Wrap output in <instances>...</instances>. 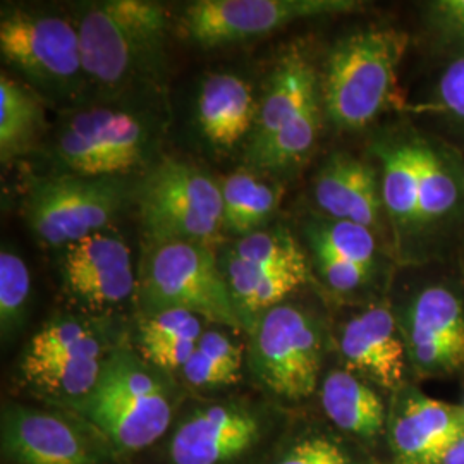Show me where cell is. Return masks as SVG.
Instances as JSON below:
<instances>
[{
	"instance_id": "obj_1",
	"label": "cell",
	"mask_w": 464,
	"mask_h": 464,
	"mask_svg": "<svg viewBox=\"0 0 464 464\" xmlns=\"http://www.w3.org/2000/svg\"><path fill=\"white\" fill-rule=\"evenodd\" d=\"M164 5L149 0L84 4L78 17L84 78L117 93L160 72L166 53Z\"/></svg>"
},
{
	"instance_id": "obj_2",
	"label": "cell",
	"mask_w": 464,
	"mask_h": 464,
	"mask_svg": "<svg viewBox=\"0 0 464 464\" xmlns=\"http://www.w3.org/2000/svg\"><path fill=\"white\" fill-rule=\"evenodd\" d=\"M159 372L131 349H112L93 391L74 410L117 454L140 452L172 421V396Z\"/></svg>"
},
{
	"instance_id": "obj_3",
	"label": "cell",
	"mask_w": 464,
	"mask_h": 464,
	"mask_svg": "<svg viewBox=\"0 0 464 464\" xmlns=\"http://www.w3.org/2000/svg\"><path fill=\"white\" fill-rule=\"evenodd\" d=\"M410 36L370 28L344 36L329 53L320 93L325 114L346 131H360L398 103V69Z\"/></svg>"
},
{
	"instance_id": "obj_4",
	"label": "cell",
	"mask_w": 464,
	"mask_h": 464,
	"mask_svg": "<svg viewBox=\"0 0 464 464\" xmlns=\"http://www.w3.org/2000/svg\"><path fill=\"white\" fill-rule=\"evenodd\" d=\"M322 128V93L315 67L299 52L284 53L274 67L260 102L248 160L266 170L301 166Z\"/></svg>"
},
{
	"instance_id": "obj_5",
	"label": "cell",
	"mask_w": 464,
	"mask_h": 464,
	"mask_svg": "<svg viewBox=\"0 0 464 464\" xmlns=\"http://www.w3.org/2000/svg\"><path fill=\"white\" fill-rule=\"evenodd\" d=\"M141 295L149 314L186 310L207 322L246 331L227 279L207 245H155L143 272Z\"/></svg>"
},
{
	"instance_id": "obj_6",
	"label": "cell",
	"mask_w": 464,
	"mask_h": 464,
	"mask_svg": "<svg viewBox=\"0 0 464 464\" xmlns=\"http://www.w3.org/2000/svg\"><path fill=\"white\" fill-rule=\"evenodd\" d=\"M140 217L155 245H207L222 229V191L198 167L169 159L150 170L138 195Z\"/></svg>"
},
{
	"instance_id": "obj_7",
	"label": "cell",
	"mask_w": 464,
	"mask_h": 464,
	"mask_svg": "<svg viewBox=\"0 0 464 464\" xmlns=\"http://www.w3.org/2000/svg\"><path fill=\"white\" fill-rule=\"evenodd\" d=\"M249 334V370L266 391L287 401L315 392L324 356V334L315 316L282 303L260 316Z\"/></svg>"
},
{
	"instance_id": "obj_8",
	"label": "cell",
	"mask_w": 464,
	"mask_h": 464,
	"mask_svg": "<svg viewBox=\"0 0 464 464\" xmlns=\"http://www.w3.org/2000/svg\"><path fill=\"white\" fill-rule=\"evenodd\" d=\"M111 353L105 335L90 320L57 316L30 339L21 372L34 389L74 408L93 391Z\"/></svg>"
},
{
	"instance_id": "obj_9",
	"label": "cell",
	"mask_w": 464,
	"mask_h": 464,
	"mask_svg": "<svg viewBox=\"0 0 464 464\" xmlns=\"http://www.w3.org/2000/svg\"><path fill=\"white\" fill-rule=\"evenodd\" d=\"M0 52L34 88L53 97L78 92L86 80L80 32L67 17L28 9L4 11Z\"/></svg>"
},
{
	"instance_id": "obj_10",
	"label": "cell",
	"mask_w": 464,
	"mask_h": 464,
	"mask_svg": "<svg viewBox=\"0 0 464 464\" xmlns=\"http://www.w3.org/2000/svg\"><path fill=\"white\" fill-rule=\"evenodd\" d=\"M126 184L121 178L64 174L34 181L24 217L47 246H71L107 227L122 210Z\"/></svg>"
},
{
	"instance_id": "obj_11",
	"label": "cell",
	"mask_w": 464,
	"mask_h": 464,
	"mask_svg": "<svg viewBox=\"0 0 464 464\" xmlns=\"http://www.w3.org/2000/svg\"><path fill=\"white\" fill-rule=\"evenodd\" d=\"M150 140L141 117L92 107L67 119L55 140V157L74 176L119 178L145 162Z\"/></svg>"
},
{
	"instance_id": "obj_12",
	"label": "cell",
	"mask_w": 464,
	"mask_h": 464,
	"mask_svg": "<svg viewBox=\"0 0 464 464\" xmlns=\"http://www.w3.org/2000/svg\"><path fill=\"white\" fill-rule=\"evenodd\" d=\"M363 9L356 0H197L188 4L183 26L203 47H218L272 34L291 23Z\"/></svg>"
},
{
	"instance_id": "obj_13",
	"label": "cell",
	"mask_w": 464,
	"mask_h": 464,
	"mask_svg": "<svg viewBox=\"0 0 464 464\" xmlns=\"http://www.w3.org/2000/svg\"><path fill=\"white\" fill-rule=\"evenodd\" d=\"M2 450L13 464H105L112 449L82 416L76 421L57 411L7 406Z\"/></svg>"
},
{
	"instance_id": "obj_14",
	"label": "cell",
	"mask_w": 464,
	"mask_h": 464,
	"mask_svg": "<svg viewBox=\"0 0 464 464\" xmlns=\"http://www.w3.org/2000/svg\"><path fill=\"white\" fill-rule=\"evenodd\" d=\"M406 356L421 377L456 372L464 363V301L444 284L415 293L398 318Z\"/></svg>"
},
{
	"instance_id": "obj_15",
	"label": "cell",
	"mask_w": 464,
	"mask_h": 464,
	"mask_svg": "<svg viewBox=\"0 0 464 464\" xmlns=\"http://www.w3.org/2000/svg\"><path fill=\"white\" fill-rule=\"evenodd\" d=\"M463 429V408L402 385L387 415L391 464H439Z\"/></svg>"
},
{
	"instance_id": "obj_16",
	"label": "cell",
	"mask_w": 464,
	"mask_h": 464,
	"mask_svg": "<svg viewBox=\"0 0 464 464\" xmlns=\"http://www.w3.org/2000/svg\"><path fill=\"white\" fill-rule=\"evenodd\" d=\"M262 439V420L241 402H214L195 410L176 429L172 464H229Z\"/></svg>"
},
{
	"instance_id": "obj_17",
	"label": "cell",
	"mask_w": 464,
	"mask_h": 464,
	"mask_svg": "<svg viewBox=\"0 0 464 464\" xmlns=\"http://www.w3.org/2000/svg\"><path fill=\"white\" fill-rule=\"evenodd\" d=\"M61 272L67 293L93 310L124 303L136 287L131 251L117 234L97 232L67 246Z\"/></svg>"
},
{
	"instance_id": "obj_18",
	"label": "cell",
	"mask_w": 464,
	"mask_h": 464,
	"mask_svg": "<svg viewBox=\"0 0 464 464\" xmlns=\"http://www.w3.org/2000/svg\"><path fill=\"white\" fill-rule=\"evenodd\" d=\"M339 348L349 372L394 392L404 385L406 346L387 303L370 304L351 316L341 332Z\"/></svg>"
},
{
	"instance_id": "obj_19",
	"label": "cell",
	"mask_w": 464,
	"mask_h": 464,
	"mask_svg": "<svg viewBox=\"0 0 464 464\" xmlns=\"http://www.w3.org/2000/svg\"><path fill=\"white\" fill-rule=\"evenodd\" d=\"M315 201L324 216L375 232L385 217L377 170L348 153H334L315 178Z\"/></svg>"
},
{
	"instance_id": "obj_20",
	"label": "cell",
	"mask_w": 464,
	"mask_h": 464,
	"mask_svg": "<svg viewBox=\"0 0 464 464\" xmlns=\"http://www.w3.org/2000/svg\"><path fill=\"white\" fill-rule=\"evenodd\" d=\"M382 162V201L399 246L415 248L420 199V136H401L377 145Z\"/></svg>"
},
{
	"instance_id": "obj_21",
	"label": "cell",
	"mask_w": 464,
	"mask_h": 464,
	"mask_svg": "<svg viewBox=\"0 0 464 464\" xmlns=\"http://www.w3.org/2000/svg\"><path fill=\"white\" fill-rule=\"evenodd\" d=\"M260 103L248 82L232 72H217L199 92L197 116L203 136L218 149H232L255 128Z\"/></svg>"
},
{
	"instance_id": "obj_22",
	"label": "cell",
	"mask_w": 464,
	"mask_h": 464,
	"mask_svg": "<svg viewBox=\"0 0 464 464\" xmlns=\"http://www.w3.org/2000/svg\"><path fill=\"white\" fill-rule=\"evenodd\" d=\"M320 402L332 423L372 442L387 430V410L375 389L349 370H332L320 389Z\"/></svg>"
},
{
	"instance_id": "obj_23",
	"label": "cell",
	"mask_w": 464,
	"mask_h": 464,
	"mask_svg": "<svg viewBox=\"0 0 464 464\" xmlns=\"http://www.w3.org/2000/svg\"><path fill=\"white\" fill-rule=\"evenodd\" d=\"M464 197L463 169L450 160L444 150L420 138V199L418 237L446 226L458 212Z\"/></svg>"
},
{
	"instance_id": "obj_24",
	"label": "cell",
	"mask_w": 464,
	"mask_h": 464,
	"mask_svg": "<svg viewBox=\"0 0 464 464\" xmlns=\"http://www.w3.org/2000/svg\"><path fill=\"white\" fill-rule=\"evenodd\" d=\"M203 318L186 310H162L149 314L138 329L141 358L160 372L183 370L198 346Z\"/></svg>"
},
{
	"instance_id": "obj_25",
	"label": "cell",
	"mask_w": 464,
	"mask_h": 464,
	"mask_svg": "<svg viewBox=\"0 0 464 464\" xmlns=\"http://www.w3.org/2000/svg\"><path fill=\"white\" fill-rule=\"evenodd\" d=\"M224 276L246 332L255 329L260 316L282 304L291 293L308 281V272H264L227 255Z\"/></svg>"
},
{
	"instance_id": "obj_26",
	"label": "cell",
	"mask_w": 464,
	"mask_h": 464,
	"mask_svg": "<svg viewBox=\"0 0 464 464\" xmlns=\"http://www.w3.org/2000/svg\"><path fill=\"white\" fill-rule=\"evenodd\" d=\"M222 191V227L241 237L260 231L279 207L282 191L276 184L237 170L220 184Z\"/></svg>"
},
{
	"instance_id": "obj_27",
	"label": "cell",
	"mask_w": 464,
	"mask_h": 464,
	"mask_svg": "<svg viewBox=\"0 0 464 464\" xmlns=\"http://www.w3.org/2000/svg\"><path fill=\"white\" fill-rule=\"evenodd\" d=\"M44 102L34 88L0 78V159L9 162L32 149L44 130Z\"/></svg>"
},
{
	"instance_id": "obj_28",
	"label": "cell",
	"mask_w": 464,
	"mask_h": 464,
	"mask_svg": "<svg viewBox=\"0 0 464 464\" xmlns=\"http://www.w3.org/2000/svg\"><path fill=\"white\" fill-rule=\"evenodd\" d=\"M306 236L314 253H325L379 274L377 236L365 226L324 217L308 224Z\"/></svg>"
},
{
	"instance_id": "obj_29",
	"label": "cell",
	"mask_w": 464,
	"mask_h": 464,
	"mask_svg": "<svg viewBox=\"0 0 464 464\" xmlns=\"http://www.w3.org/2000/svg\"><path fill=\"white\" fill-rule=\"evenodd\" d=\"M243 346L220 331H205L198 346L184 365L186 382L197 389H218L239 381Z\"/></svg>"
},
{
	"instance_id": "obj_30",
	"label": "cell",
	"mask_w": 464,
	"mask_h": 464,
	"mask_svg": "<svg viewBox=\"0 0 464 464\" xmlns=\"http://www.w3.org/2000/svg\"><path fill=\"white\" fill-rule=\"evenodd\" d=\"M229 253L266 272H308L304 251L295 236L284 227L251 232L241 237Z\"/></svg>"
},
{
	"instance_id": "obj_31",
	"label": "cell",
	"mask_w": 464,
	"mask_h": 464,
	"mask_svg": "<svg viewBox=\"0 0 464 464\" xmlns=\"http://www.w3.org/2000/svg\"><path fill=\"white\" fill-rule=\"evenodd\" d=\"M32 291V277L24 260L11 249L0 253V329L9 337L23 325Z\"/></svg>"
},
{
	"instance_id": "obj_32",
	"label": "cell",
	"mask_w": 464,
	"mask_h": 464,
	"mask_svg": "<svg viewBox=\"0 0 464 464\" xmlns=\"http://www.w3.org/2000/svg\"><path fill=\"white\" fill-rule=\"evenodd\" d=\"M314 255H315V266L320 277L335 295L358 293L362 289H366L377 277V274L368 268L337 260L331 255H325V253H314Z\"/></svg>"
},
{
	"instance_id": "obj_33",
	"label": "cell",
	"mask_w": 464,
	"mask_h": 464,
	"mask_svg": "<svg viewBox=\"0 0 464 464\" xmlns=\"http://www.w3.org/2000/svg\"><path fill=\"white\" fill-rule=\"evenodd\" d=\"M416 111L449 114L464 121V53L452 61L442 72L435 90V99L420 105Z\"/></svg>"
},
{
	"instance_id": "obj_34",
	"label": "cell",
	"mask_w": 464,
	"mask_h": 464,
	"mask_svg": "<svg viewBox=\"0 0 464 464\" xmlns=\"http://www.w3.org/2000/svg\"><path fill=\"white\" fill-rule=\"evenodd\" d=\"M433 36L446 47L464 49V0H435L427 9Z\"/></svg>"
},
{
	"instance_id": "obj_35",
	"label": "cell",
	"mask_w": 464,
	"mask_h": 464,
	"mask_svg": "<svg viewBox=\"0 0 464 464\" xmlns=\"http://www.w3.org/2000/svg\"><path fill=\"white\" fill-rule=\"evenodd\" d=\"M276 464H354V461L331 439L306 437L293 444Z\"/></svg>"
},
{
	"instance_id": "obj_36",
	"label": "cell",
	"mask_w": 464,
	"mask_h": 464,
	"mask_svg": "<svg viewBox=\"0 0 464 464\" xmlns=\"http://www.w3.org/2000/svg\"><path fill=\"white\" fill-rule=\"evenodd\" d=\"M439 464H464V429Z\"/></svg>"
},
{
	"instance_id": "obj_37",
	"label": "cell",
	"mask_w": 464,
	"mask_h": 464,
	"mask_svg": "<svg viewBox=\"0 0 464 464\" xmlns=\"http://www.w3.org/2000/svg\"><path fill=\"white\" fill-rule=\"evenodd\" d=\"M463 183H464V166H463Z\"/></svg>"
},
{
	"instance_id": "obj_38",
	"label": "cell",
	"mask_w": 464,
	"mask_h": 464,
	"mask_svg": "<svg viewBox=\"0 0 464 464\" xmlns=\"http://www.w3.org/2000/svg\"><path fill=\"white\" fill-rule=\"evenodd\" d=\"M463 411H464V406H463Z\"/></svg>"
}]
</instances>
